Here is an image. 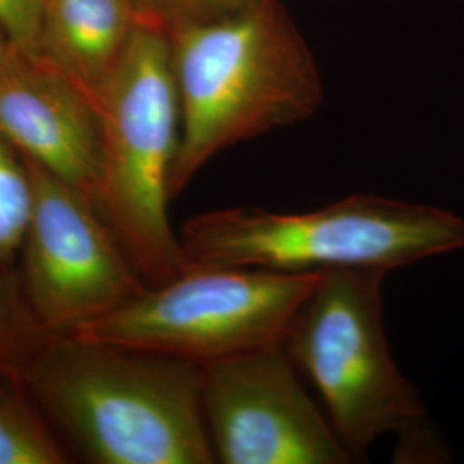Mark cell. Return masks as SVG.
<instances>
[{"label": "cell", "instance_id": "obj_15", "mask_svg": "<svg viewBox=\"0 0 464 464\" xmlns=\"http://www.w3.org/2000/svg\"><path fill=\"white\" fill-rule=\"evenodd\" d=\"M45 0H0V28L17 50L36 57Z\"/></svg>", "mask_w": 464, "mask_h": 464}, {"label": "cell", "instance_id": "obj_10", "mask_svg": "<svg viewBox=\"0 0 464 464\" xmlns=\"http://www.w3.org/2000/svg\"><path fill=\"white\" fill-rule=\"evenodd\" d=\"M136 26L131 0H45L36 57L95 100Z\"/></svg>", "mask_w": 464, "mask_h": 464}, {"label": "cell", "instance_id": "obj_5", "mask_svg": "<svg viewBox=\"0 0 464 464\" xmlns=\"http://www.w3.org/2000/svg\"><path fill=\"white\" fill-rule=\"evenodd\" d=\"M383 277L360 270L322 272L284 341L354 461L383 435H398L399 448L429 435L423 401L389 348Z\"/></svg>", "mask_w": 464, "mask_h": 464}, {"label": "cell", "instance_id": "obj_12", "mask_svg": "<svg viewBox=\"0 0 464 464\" xmlns=\"http://www.w3.org/2000/svg\"><path fill=\"white\" fill-rule=\"evenodd\" d=\"M49 337L26 298L17 266L0 268V372L23 379Z\"/></svg>", "mask_w": 464, "mask_h": 464}, {"label": "cell", "instance_id": "obj_2", "mask_svg": "<svg viewBox=\"0 0 464 464\" xmlns=\"http://www.w3.org/2000/svg\"><path fill=\"white\" fill-rule=\"evenodd\" d=\"M167 36L181 111L172 199L220 151L303 122L322 105L315 57L281 0H255Z\"/></svg>", "mask_w": 464, "mask_h": 464}, {"label": "cell", "instance_id": "obj_13", "mask_svg": "<svg viewBox=\"0 0 464 464\" xmlns=\"http://www.w3.org/2000/svg\"><path fill=\"white\" fill-rule=\"evenodd\" d=\"M34 203V179L26 159L0 133V268L17 266Z\"/></svg>", "mask_w": 464, "mask_h": 464}, {"label": "cell", "instance_id": "obj_7", "mask_svg": "<svg viewBox=\"0 0 464 464\" xmlns=\"http://www.w3.org/2000/svg\"><path fill=\"white\" fill-rule=\"evenodd\" d=\"M34 203L17 272L50 334L114 314L149 285L93 198L28 160Z\"/></svg>", "mask_w": 464, "mask_h": 464}, {"label": "cell", "instance_id": "obj_6", "mask_svg": "<svg viewBox=\"0 0 464 464\" xmlns=\"http://www.w3.org/2000/svg\"><path fill=\"white\" fill-rule=\"evenodd\" d=\"M320 274L193 264L71 334L210 365L284 346Z\"/></svg>", "mask_w": 464, "mask_h": 464}, {"label": "cell", "instance_id": "obj_14", "mask_svg": "<svg viewBox=\"0 0 464 464\" xmlns=\"http://www.w3.org/2000/svg\"><path fill=\"white\" fill-rule=\"evenodd\" d=\"M255 0H131L140 24L172 34L234 16Z\"/></svg>", "mask_w": 464, "mask_h": 464}, {"label": "cell", "instance_id": "obj_1", "mask_svg": "<svg viewBox=\"0 0 464 464\" xmlns=\"http://www.w3.org/2000/svg\"><path fill=\"white\" fill-rule=\"evenodd\" d=\"M23 382L67 448L90 463H216L199 363L50 334Z\"/></svg>", "mask_w": 464, "mask_h": 464}, {"label": "cell", "instance_id": "obj_4", "mask_svg": "<svg viewBox=\"0 0 464 464\" xmlns=\"http://www.w3.org/2000/svg\"><path fill=\"white\" fill-rule=\"evenodd\" d=\"M95 102L100 212L147 285L166 284L193 266L169 218L181 111L167 34L138 23Z\"/></svg>", "mask_w": 464, "mask_h": 464}, {"label": "cell", "instance_id": "obj_3", "mask_svg": "<svg viewBox=\"0 0 464 464\" xmlns=\"http://www.w3.org/2000/svg\"><path fill=\"white\" fill-rule=\"evenodd\" d=\"M181 241L193 264L285 274H389L464 248V218L444 208L356 193L312 212L234 207L189 217Z\"/></svg>", "mask_w": 464, "mask_h": 464}, {"label": "cell", "instance_id": "obj_16", "mask_svg": "<svg viewBox=\"0 0 464 464\" xmlns=\"http://www.w3.org/2000/svg\"><path fill=\"white\" fill-rule=\"evenodd\" d=\"M11 49H13L11 40L7 38V34H4V30L0 28V69L4 66V63H5V59H7Z\"/></svg>", "mask_w": 464, "mask_h": 464}, {"label": "cell", "instance_id": "obj_8", "mask_svg": "<svg viewBox=\"0 0 464 464\" xmlns=\"http://www.w3.org/2000/svg\"><path fill=\"white\" fill-rule=\"evenodd\" d=\"M284 346L203 365V415L216 461L349 464L331 420Z\"/></svg>", "mask_w": 464, "mask_h": 464}, {"label": "cell", "instance_id": "obj_9", "mask_svg": "<svg viewBox=\"0 0 464 464\" xmlns=\"http://www.w3.org/2000/svg\"><path fill=\"white\" fill-rule=\"evenodd\" d=\"M0 133L24 159L97 201V102L64 72L14 45L0 69Z\"/></svg>", "mask_w": 464, "mask_h": 464}, {"label": "cell", "instance_id": "obj_11", "mask_svg": "<svg viewBox=\"0 0 464 464\" xmlns=\"http://www.w3.org/2000/svg\"><path fill=\"white\" fill-rule=\"evenodd\" d=\"M69 456L23 379L0 372V464H66Z\"/></svg>", "mask_w": 464, "mask_h": 464}]
</instances>
